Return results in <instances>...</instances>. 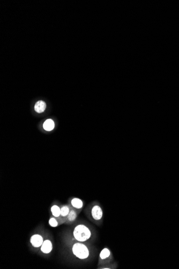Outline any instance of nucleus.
Masks as SVG:
<instances>
[{
	"label": "nucleus",
	"instance_id": "nucleus-10",
	"mask_svg": "<svg viewBox=\"0 0 179 269\" xmlns=\"http://www.w3.org/2000/svg\"><path fill=\"white\" fill-rule=\"evenodd\" d=\"M51 212L55 217H58L61 215V209L57 205H54L52 207Z\"/></svg>",
	"mask_w": 179,
	"mask_h": 269
},
{
	"label": "nucleus",
	"instance_id": "nucleus-2",
	"mask_svg": "<svg viewBox=\"0 0 179 269\" xmlns=\"http://www.w3.org/2000/svg\"><path fill=\"white\" fill-rule=\"evenodd\" d=\"M74 255L80 259H88L90 256V249L88 246L83 243H76L72 246Z\"/></svg>",
	"mask_w": 179,
	"mask_h": 269
},
{
	"label": "nucleus",
	"instance_id": "nucleus-5",
	"mask_svg": "<svg viewBox=\"0 0 179 269\" xmlns=\"http://www.w3.org/2000/svg\"><path fill=\"white\" fill-rule=\"evenodd\" d=\"M52 242L49 240H46L43 242V245L41 247V250L42 252L45 253H51L52 250Z\"/></svg>",
	"mask_w": 179,
	"mask_h": 269
},
{
	"label": "nucleus",
	"instance_id": "nucleus-9",
	"mask_svg": "<svg viewBox=\"0 0 179 269\" xmlns=\"http://www.w3.org/2000/svg\"><path fill=\"white\" fill-rule=\"evenodd\" d=\"M71 205L75 208L81 209L83 206V202L81 199L79 198H74L71 200Z\"/></svg>",
	"mask_w": 179,
	"mask_h": 269
},
{
	"label": "nucleus",
	"instance_id": "nucleus-13",
	"mask_svg": "<svg viewBox=\"0 0 179 269\" xmlns=\"http://www.w3.org/2000/svg\"><path fill=\"white\" fill-rule=\"evenodd\" d=\"M49 223L50 226L53 227H56L58 225V223H57V221L56 220V219L55 218H54L50 219V220L49 221Z\"/></svg>",
	"mask_w": 179,
	"mask_h": 269
},
{
	"label": "nucleus",
	"instance_id": "nucleus-8",
	"mask_svg": "<svg viewBox=\"0 0 179 269\" xmlns=\"http://www.w3.org/2000/svg\"><path fill=\"white\" fill-rule=\"evenodd\" d=\"M54 126H55L54 122L51 119H48L47 120H46L43 124V129L47 131H51L52 130H53Z\"/></svg>",
	"mask_w": 179,
	"mask_h": 269
},
{
	"label": "nucleus",
	"instance_id": "nucleus-11",
	"mask_svg": "<svg viewBox=\"0 0 179 269\" xmlns=\"http://www.w3.org/2000/svg\"><path fill=\"white\" fill-rule=\"evenodd\" d=\"M68 220L70 221H73L75 220L77 217V214L74 210H72L68 214Z\"/></svg>",
	"mask_w": 179,
	"mask_h": 269
},
{
	"label": "nucleus",
	"instance_id": "nucleus-1",
	"mask_svg": "<svg viewBox=\"0 0 179 269\" xmlns=\"http://www.w3.org/2000/svg\"><path fill=\"white\" fill-rule=\"evenodd\" d=\"M74 236L78 242H85L92 237L91 229L85 225L80 224L75 227L73 232Z\"/></svg>",
	"mask_w": 179,
	"mask_h": 269
},
{
	"label": "nucleus",
	"instance_id": "nucleus-4",
	"mask_svg": "<svg viewBox=\"0 0 179 269\" xmlns=\"http://www.w3.org/2000/svg\"><path fill=\"white\" fill-rule=\"evenodd\" d=\"M30 242L34 247H39L42 245L43 242V237L38 234L33 235L31 238Z\"/></svg>",
	"mask_w": 179,
	"mask_h": 269
},
{
	"label": "nucleus",
	"instance_id": "nucleus-7",
	"mask_svg": "<svg viewBox=\"0 0 179 269\" xmlns=\"http://www.w3.org/2000/svg\"><path fill=\"white\" fill-rule=\"evenodd\" d=\"M110 256H111V252L110 249H108L107 248H104L101 251V252L100 253V255H99L100 259L102 261L106 260L108 258H110Z\"/></svg>",
	"mask_w": 179,
	"mask_h": 269
},
{
	"label": "nucleus",
	"instance_id": "nucleus-6",
	"mask_svg": "<svg viewBox=\"0 0 179 269\" xmlns=\"http://www.w3.org/2000/svg\"><path fill=\"white\" fill-rule=\"evenodd\" d=\"M46 108V104L43 101H39L35 104V110L38 113H42L45 110Z\"/></svg>",
	"mask_w": 179,
	"mask_h": 269
},
{
	"label": "nucleus",
	"instance_id": "nucleus-3",
	"mask_svg": "<svg viewBox=\"0 0 179 269\" xmlns=\"http://www.w3.org/2000/svg\"><path fill=\"white\" fill-rule=\"evenodd\" d=\"M91 217L95 221H99L103 217V211L99 205L94 204L91 209Z\"/></svg>",
	"mask_w": 179,
	"mask_h": 269
},
{
	"label": "nucleus",
	"instance_id": "nucleus-12",
	"mask_svg": "<svg viewBox=\"0 0 179 269\" xmlns=\"http://www.w3.org/2000/svg\"><path fill=\"white\" fill-rule=\"evenodd\" d=\"M69 213V207L67 206H63L61 208V215L62 217H66L68 215Z\"/></svg>",
	"mask_w": 179,
	"mask_h": 269
}]
</instances>
